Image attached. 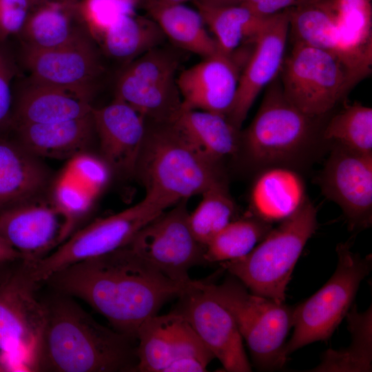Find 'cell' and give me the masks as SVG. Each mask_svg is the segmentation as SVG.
I'll use <instances>...</instances> for the list:
<instances>
[{"label": "cell", "mask_w": 372, "mask_h": 372, "mask_svg": "<svg viewBox=\"0 0 372 372\" xmlns=\"http://www.w3.org/2000/svg\"><path fill=\"white\" fill-rule=\"evenodd\" d=\"M44 197L0 211V236L20 254L22 262L31 266L62 243L64 219Z\"/></svg>", "instance_id": "obj_18"}, {"label": "cell", "mask_w": 372, "mask_h": 372, "mask_svg": "<svg viewBox=\"0 0 372 372\" xmlns=\"http://www.w3.org/2000/svg\"><path fill=\"white\" fill-rule=\"evenodd\" d=\"M307 200L304 181L296 169L268 167L262 169L253 182L248 214L271 224L282 222Z\"/></svg>", "instance_id": "obj_25"}, {"label": "cell", "mask_w": 372, "mask_h": 372, "mask_svg": "<svg viewBox=\"0 0 372 372\" xmlns=\"http://www.w3.org/2000/svg\"><path fill=\"white\" fill-rule=\"evenodd\" d=\"M46 281L58 293L85 301L114 330L136 340L140 327L189 283L170 280L127 245L70 265Z\"/></svg>", "instance_id": "obj_1"}, {"label": "cell", "mask_w": 372, "mask_h": 372, "mask_svg": "<svg viewBox=\"0 0 372 372\" xmlns=\"http://www.w3.org/2000/svg\"><path fill=\"white\" fill-rule=\"evenodd\" d=\"M167 40L157 23L147 15L124 16L110 25L96 43L103 55L123 63H130Z\"/></svg>", "instance_id": "obj_29"}, {"label": "cell", "mask_w": 372, "mask_h": 372, "mask_svg": "<svg viewBox=\"0 0 372 372\" xmlns=\"http://www.w3.org/2000/svg\"><path fill=\"white\" fill-rule=\"evenodd\" d=\"M173 201L152 194L115 214L96 219L75 231L63 243L31 267L38 282L73 264L103 256L127 245L148 223L174 205Z\"/></svg>", "instance_id": "obj_8"}, {"label": "cell", "mask_w": 372, "mask_h": 372, "mask_svg": "<svg viewBox=\"0 0 372 372\" xmlns=\"http://www.w3.org/2000/svg\"><path fill=\"white\" fill-rule=\"evenodd\" d=\"M13 86L10 129L26 123H48L84 116L93 108L91 102L62 88L29 76Z\"/></svg>", "instance_id": "obj_21"}, {"label": "cell", "mask_w": 372, "mask_h": 372, "mask_svg": "<svg viewBox=\"0 0 372 372\" xmlns=\"http://www.w3.org/2000/svg\"><path fill=\"white\" fill-rule=\"evenodd\" d=\"M41 1H42V0H30V3H31V6L35 5L36 3H39Z\"/></svg>", "instance_id": "obj_45"}, {"label": "cell", "mask_w": 372, "mask_h": 372, "mask_svg": "<svg viewBox=\"0 0 372 372\" xmlns=\"http://www.w3.org/2000/svg\"><path fill=\"white\" fill-rule=\"evenodd\" d=\"M322 194L342 209L353 229L372 223V154L335 143L320 172Z\"/></svg>", "instance_id": "obj_16"}, {"label": "cell", "mask_w": 372, "mask_h": 372, "mask_svg": "<svg viewBox=\"0 0 372 372\" xmlns=\"http://www.w3.org/2000/svg\"><path fill=\"white\" fill-rule=\"evenodd\" d=\"M31 8L30 0H0V39L21 31Z\"/></svg>", "instance_id": "obj_40"}, {"label": "cell", "mask_w": 372, "mask_h": 372, "mask_svg": "<svg viewBox=\"0 0 372 372\" xmlns=\"http://www.w3.org/2000/svg\"><path fill=\"white\" fill-rule=\"evenodd\" d=\"M279 74L286 98L315 117L332 110L362 79L334 54L300 43H293Z\"/></svg>", "instance_id": "obj_10"}, {"label": "cell", "mask_w": 372, "mask_h": 372, "mask_svg": "<svg viewBox=\"0 0 372 372\" xmlns=\"http://www.w3.org/2000/svg\"><path fill=\"white\" fill-rule=\"evenodd\" d=\"M317 227L316 209L308 199L248 254L220 265L251 293L283 303L294 267Z\"/></svg>", "instance_id": "obj_5"}, {"label": "cell", "mask_w": 372, "mask_h": 372, "mask_svg": "<svg viewBox=\"0 0 372 372\" xmlns=\"http://www.w3.org/2000/svg\"><path fill=\"white\" fill-rule=\"evenodd\" d=\"M322 138L372 154V109L359 103H345L322 130Z\"/></svg>", "instance_id": "obj_34"}, {"label": "cell", "mask_w": 372, "mask_h": 372, "mask_svg": "<svg viewBox=\"0 0 372 372\" xmlns=\"http://www.w3.org/2000/svg\"><path fill=\"white\" fill-rule=\"evenodd\" d=\"M141 8L157 23L167 40L180 50L202 58L218 51L197 9L185 3H167L161 0H144Z\"/></svg>", "instance_id": "obj_27"}, {"label": "cell", "mask_w": 372, "mask_h": 372, "mask_svg": "<svg viewBox=\"0 0 372 372\" xmlns=\"http://www.w3.org/2000/svg\"><path fill=\"white\" fill-rule=\"evenodd\" d=\"M136 340L140 372H204L215 358L180 313L158 314L138 329Z\"/></svg>", "instance_id": "obj_13"}, {"label": "cell", "mask_w": 372, "mask_h": 372, "mask_svg": "<svg viewBox=\"0 0 372 372\" xmlns=\"http://www.w3.org/2000/svg\"><path fill=\"white\" fill-rule=\"evenodd\" d=\"M230 276L220 285L201 283L233 316L255 367L260 371L282 369L288 357L286 338L293 327V307L248 291Z\"/></svg>", "instance_id": "obj_6"}, {"label": "cell", "mask_w": 372, "mask_h": 372, "mask_svg": "<svg viewBox=\"0 0 372 372\" xmlns=\"http://www.w3.org/2000/svg\"><path fill=\"white\" fill-rule=\"evenodd\" d=\"M31 267L19 269L0 284V364L5 371H37L45 326V303L36 296Z\"/></svg>", "instance_id": "obj_9"}, {"label": "cell", "mask_w": 372, "mask_h": 372, "mask_svg": "<svg viewBox=\"0 0 372 372\" xmlns=\"http://www.w3.org/2000/svg\"><path fill=\"white\" fill-rule=\"evenodd\" d=\"M103 54L91 34L50 50L21 48L20 61L29 76L92 102L105 68Z\"/></svg>", "instance_id": "obj_14"}, {"label": "cell", "mask_w": 372, "mask_h": 372, "mask_svg": "<svg viewBox=\"0 0 372 372\" xmlns=\"http://www.w3.org/2000/svg\"><path fill=\"white\" fill-rule=\"evenodd\" d=\"M165 44L123 65L116 76L114 98L126 103L146 120L173 121L182 109L177 73L183 56Z\"/></svg>", "instance_id": "obj_11"}, {"label": "cell", "mask_w": 372, "mask_h": 372, "mask_svg": "<svg viewBox=\"0 0 372 372\" xmlns=\"http://www.w3.org/2000/svg\"><path fill=\"white\" fill-rule=\"evenodd\" d=\"M272 224L247 214L220 230L205 247L206 263L223 262L244 257L272 229Z\"/></svg>", "instance_id": "obj_33"}, {"label": "cell", "mask_w": 372, "mask_h": 372, "mask_svg": "<svg viewBox=\"0 0 372 372\" xmlns=\"http://www.w3.org/2000/svg\"><path fill=\"white\" fill-rule=\"evenodd\" d=\"M289 10L267 18L242 70L235 99L226 116L239 130L258 94L280 74L289 33Z\"/></svg>", "instance_id": "obj_17"}, {"label": "cell", "mask_w": 372, "mask_h": 372, "mask_svg": "<svg viewBox=\"0 0 372 372\" xmlns=\"http://www.w3.org/2000/svg\"><path fill=\"white\" fill-rule=\"evenodd\" d=\"M214 35L220 52L231 55L244 43H254L267 18L242 5L210 6L194 3Z\"/></svg>", "instance_id": "obj_30"}, {"label": "cell", "mask_w": 372, "mask_h": 372, "mask_svg": "<svg viewBox=\"0 0 372 372\" xmlns=\"http://www.w3.org/2000/svg\"><path fill=\"white\" fill-rule=\"evenodd\" d=\"M53 178L40 158L15 140L0 138V211L45 196Z\"/></svg>", "instance_id": "obj_23"}, {"label": "cell", "mask_w": 372, "mask_h": 372, "mask_svg": "<svg viewBox=\"0 0 372 372\" xmlns=\"http://www.w3.org/2000/svg\"><path fill=\"white\" fill-rule=\"evenodd\" d=\"M16 260H21L20 254L0 236V264Z\"/></svg>", "instance_id": "obj_42"}, {"label": "cell", "mask_w": 372, "mask_h": 372, "mask_svg": "<svg viewBox=\"0 0 372 372\" xmlns=\"http://www.w3.org/2000/svg\"><path fill=\"white\" fill-rule=\"evenodd\" d=\"M187 199H182L141 228L127 245L147 263L170 280L188 283L192 267L206 263L205 247L189 225Z\"/></svg>", "instance_id": "obj_12"}, {"label": "cell", "mask_w": 372, "mask_h": 372, "mask_svg": "<svg viewBox=\"0 0 372 372\" xmlns=\"http://www.w3.org/2000/svg\"><path fill=\"white\" fill-rule=\"evenodd\" d=\"M49 192L51 201L64 219L63 243L91 211L96 198L61 173L53 178Z\"/></svg>", "instance_id": "obj_36"}, {"label": "cell", "mask_w": 372, "mask_h": 372, "mask_svg": "<svg viewBox=\"0 0 372 372\" xmlns=\"http://www.w3.org/2000/svg\"><path fill=\"white\" fill-rule=\"evenodd\" d=\"M311 0H245L242 5L258 15L269 17L296 8Z\"/></svg>", "instance_id": "obj_41"}, {"label": "cell", "mask_w": 372, "mask_h": 372, "mask_svg": "<svg viewBox=\"0 0 372 372\" xmlns=\"http://www.w3.org/2000/svg\"><path fill=\"white\" fill-rule=\"evenodd\" d=\"M45 305L37 371H136V340L101 324L69 296L58 293Z\"/></svg>", "instance_id": "obj_2"}, {"label": "cell", "mask_w": 372, "mask_h": 372, "mask_svg": "<svg viewBox=\"0 0 372 372\" xmlns=\"http://www.w3.org/2000/svg\"><path fill=\"white\" fill-rule=\"evenodd\" d=\"M340 58L362 79L371 70L372 6L371 0H331Z\"/></svg>", "instance_id": "obj_26"}, {"label": "cell", "mask_w": 372, "mask_h": 372, "mask_svg": "<svg viewBox=\"0 0 372 372\" xmlns=\"http://www.w3.org/2000/svg\"><path fill=\"white\" fill-rule=\"evenodd\" d=\"M196 209L189 214V225L196 240L204 247L210 240L234 220L236 205L227 182L221 183L201 194Z\"/></svg>", "instance_id": "obj_35"}, {"label": "cell", "mask_w": 372, "mask_h": 372, "mask_svg": "<svg viewBox=\"0 0 372 372\" xmlns=\"http://www.w3.org/2000/svg\"><path fill=\"white\" fill-rule=\"evenodd\" d=\"M335 272L320 289L293 307V333L286 342L287 355L309 344L328 340L346 316L362 280L372 267L371 255L362 257L348 242L336 247Z\"/></svg>", "instance_id": "obj_7"}, {"label": "cell", "mask_w": 372, "mask_h": 372, "mask_svg": "<svg viewBox=\"0 0 372 372\" xmlns=\"http://www.w3.org/2000/svg\"><path fill=\"white\" fill-rule=\"evenodd\" d=\"M101 157L112 172L134 176L146 129L145 118L130 105L114 98L92 110Z\"/></svg>", "instance_id": "obj_20"}, {"label": "cell", "mask_w": 372, "mask_h": 372, "mask_svg": "<svg viewBox=\"0 0 372 372\" xmlns=\"http://www.w3.org/2000/svg\"><path fill=\"white\" fill-rule=\"evenodd\" d=\"M8 40L0 39V132L10 129L13 104V81L19 75L17 57Z\"/></svg>", "instance_id": "obj_39"}, {"label": "cell", "mask_w": 372, "mask_h": 372, "mask_svg": "<svg viewBox=\"0 0 372 372\" xmlns=\"http://www.w3.org/2000/svg\"><path fill=\"white\" fill-rule=\"evenodd\" d=\"M351 342L347 348L328 349L312 371L368 372L372 369V309L364 312L352 305L346 316Z\"/></svg>", "instance_id": "obj_31"}, {"label": "cell", "mask_w": 372, "mask_h": 372, "mask_svg": "<svg viewBox=\"0 0 372 372\" xmlns=\"http://www.w3.org/2000/svg\"><path fill=\"white\" fill-rule=\"evenodd\" d=\"M236 53L218 51L177 75V85L186 109L227 116L235 99L242 71Z\"/></svg>", "instance_id": "obj_19"}, {"label": "cell", "mask_w": 372, "mask_h": 372, "mask_svg": "<svg viewBox=\"0 0 372 372\" xmlns=\"http://www.w3.org/2000/svg\"><path fill=\"white\" fill-rule=\"evenodd\" d=\"M204 157L221 164L229 156L240 153L241 130L224 115L182 107L173 121Z\"/></svg>", "instance_id": "obj_28"}, {"label": "cell", "mask_w": 372, "mask_h": 372, "mask_svg": "<svg viewBox=\"0 0 372 372\" xmlns=\"http://www.w3.org/2000/svg\"><path fill=\"white\" fill-rule=\"evenodd\" d=\"M144 0H79V8L96 41L121 17L136 13Z\"/></svg>", "instance_id": "obj_37"}, {"label": "cell", "mask_w": 372, "mask_h": 372, "mask_svg": "<svg viewBox=\"0 0 372 372\" xmlns=\"http://www.w3.org/2000/svg\"><path fill=\"white\" fill-rule=\"evenodd\" d=\"M178 297L180 302L175 311L185 317L224 369L251 371L233 316L203 287L201 280H192Z\"/></svg>", "instance_id": "obj_15"}, {"label": "cell", "mask_w": 372, "mask_h": 372, "mask_svg": "<svg viewBox=\"0 0 372 372\" xmlns=\"http://www.w3.org/2000/svg\"><path fill=\"white\" fill-rule=\"evenodd\" d=\"M16 140L39 158L67 159L88 152L96 137L92 112L80 118L14 126Z\"/></svg>", "instance_id": "obj_24"}, {"label": "cell", "mask_w": 372, "mask_h": 372, "mask_svg": "<svg viewBox=\"0 0 372 372\" xmlns=\"http://www.w3.org/2000/svg\"><path fill=\"white\" fill-rule=\"evenodd\" d=\"M79 1L42 0L31 6L25 23L17 35L21 47L50 50L91 34L81 14Z\"/></svg>", "instance_id": "obj_22"}, {"label": "cell", "mask_w": 372, "mask_h": 372, "mask_svg": "<svg viewBox=\"0 0 372 372\" xmlns=\"http://www.w3.org/2000/svg\"><path fill=\"white\" fill-rule=\"evenodd\" d=\"M1 371H5L3 367L2 366V365L0 364V372Z\"/></svg>", "instance_id": "obj_46"}, {"label": "cell", "mask_w": 372, "mask_h": 372, "mask_svg": "<svg viewBox=\"0 0 372 372\" xmlns=\"http://www.w3.org/2000/svg\"><path fill=\"white\" fill-rule=\"evenodd\" d=\"M318 118L302 112L286 98L278 76L268 85L249 126L241 132L240 153L260 169L278 165L293 168L322 139Z\"/></svg>", "instance_id": "obj_4"}, {"label": "cell", "mask_w": 372, "mask_h": 372, "mask_svg": "<svg viewBox=\"0 0 372 372\" xmlns=\"http://www.w3.org/2000/svg\"><path fill=\"white\" fill-rule=\"evenodd\" d=\"M289 32L293 43L324 50L341 59L331 0H311L290 8Z\"/></svg>", "instance_id": "obj_32"}, {"label": "cell", "mask_w": 372, "mask_h": 372, "mask_svg": "<svg viewBox=\"0 0 372 372\" xmlns=\"http://www.w3.org/2000/svg\"><path fill=\"white\" fill-rule=\"evenodd\" d=\"M163 2L167 3H185L189 1H194V0H161Z\"/></svg>", "instance_id": "obj_44"}, {"label": "cell", "mask_w": 372, "mask_h": 372, "mask_svg": "<svg viewBox=\"0 0 372 372\" xmlns=\"http://www.w3.org/2000/svg\"><path fill=\"white\" fill-rule=\"evenodd\" d=\"M146 194L176 203L227 182L221 164L204 157L174 121L146 120L134 175Z\"/></svg>", "instance_id": "obj_3"}, {"label": "cell", "mask_w": 372, "mask_h": 372, "mask_svg": "<svg viewBox=\"0 0 372 372\" xmlns=\"http://www.w3.org/2000/svg\"><path fill=\"white\" fill-rule=\"evenodd\" d=\"M245 0H194L193 2L205 6H222L230 5H238Z\"/></svg>", "instance_id": "obj_43"}, {"label": "cell", "mask_w": 372, "mask_h": 372, "mask_svg": "<svg viewBox=\"0 0 372 372\" xmlns=\"http://www.w3.org/2000/svg\"><path fill=\"white\" fill-rule=\"evenodd\" d=\"M60 173L97 198L107 185L112 171L101 156L85 152L68 160Z\"/></svg>", "instance_id": "obj_38"}]
</instances>
